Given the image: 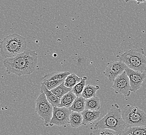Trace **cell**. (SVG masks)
I'll return each mask as SVG.
<instances>
[{"instance_id":"cell-11","label":"cell","mask_w":146,"mask_h":135,"mask_svg":"<svg viewBox=\"0 0 146 135\" xmlns=\"http://www.w3.org/2000/svg\"><path fill=\"white\" fill-rule=\"evenodd\" d=\"M83 116V125H87L91 124L93 122L98 120L101 115L100 111H90L85 110L82 113Z\"/></svg>"},{"instance_id":"cell-20","label":"cell","mask_w":146,"mask_h":135,"mask_svg":"<svg viewBox=\"0 0 146 135\" xmlns=\"http://www.w3.org/2000/svg\"><path fill=\"white\" fill-rule=\"evenodd\" d=\"M82 78H79L75 73H71L65 80L64 85L65 86L73 88L75 85L82 81Z\"/></svg>"},{"instance_id":"cell-6","label":"cell","mask_w":146,"mask_h":135,"mask_svg":"<svg viewBox=\"0 0 146 135\" xmlns=\"http://www.w3.org/2000/svg\"><path fill=\"white\" fill-rule=\"evenodd\" d=\"M54 107L47 99L44 92L40 90V93L36 101L35 111L39 117L45 122L46 126L49 125L53 116Z\"/></svg>"},{"instance_id":"cell-18","label":"cell","mask_w":146,"mask_h":135,"mask_svg":"<svg viewBox=\"0 0 146 135\" xmlns=\"http://www.w3.org/2000/svg\"><path fill=\"white\" fill-rule=\"evenodd\" d=\"M101 107L100 99L98 97L86 99V110L93 111H99Z\"/></svg>"},{"instance_id":"cell-22","label":"cell","mask_w":146,"mask_h":135,"mask_svg":"<svg viewBox=\"0 0 146 135\" xmlns=\"http://www.w3.org/2000/svg\"><path fill=\"white\" fill-rule=\"evenodd\" d=\"M87 79V76L82 78V81L73 87L72 92L77 96V97H82Z\"/></svg>"},{"instance_id":"cell-17","label":"cell","mask_w":146,"mask_h":135,"mask_svg":"<svg viewBox=\"0 0 146 135\" xmlns=\"http://www.w3.org/2000/svg\"><path fill=\"white\" fill-rule=\"evenodd\" d=\"M100 89V87L98 86L88 84L84 87V90L82 94V97L86 99L96 97V92Z\"/></svg>"},{"instance_id":"cell-14","label":"cell","mask_w":146,"mask_h":135,"mask_svg":"<svg viewBox=\"0 0 146 135\" xmlns=\"http://www.w3.org/2000/svg\"><path fill=\"white\" fill-rule=\"evenodd\" d=\"M86 100L82 97H77L70 109L72 112L82 113L86 110Z\"/></svg>"},{"instance_id":"cell-9","label":"cell","mask_w":146,"mask_h":135,"mask_svg":"<svg viewBox=\"0 0 146 135\" xmlns=\"http://www.w3.org/2000/svg\"><path fill=\"white\" fill-rule=\"evenodd\" d=\"M127 68V65L120 61L108 62L103 74L110 81L113 82L117 77L125 71Z\"/></svg>"},{"instance_id":"cell-8","label":"cell","mask_w":146,"mask_h":135,"mask_svg":"<svg viewBox=\"0 0 146 135\" xmlns=\"http://www.w3.org/2000/svg\"><path fill=\"white\" fill-rule=\"evenodd\" d=\"M112 87L117 94H121L124 97L131 95L132 89L129 83V80L126 71L117 77L113 82Z\"/></svg>"},{"instance_id":"cell-1","label":"cell","mask_w":146,"mask_h":135,"mask_svg":"<svg viewBox=\"0 0 146 135\" xmlns=\"http://www.w3.org/2000/svg\"><path fill=\"white\" fill-rule=\"evenodd\" d=\"M3 64L9 74H15L17 76L30 75L36 69L38 55L35 51L28 49L16 56L5 59Z\"/></svg>"},{"instance_id":"cell-5","label":"cell","mask_w":146,"mask_h":135,"mask_svg":"<svg viewBox=\"0 0 146 135\" xmlns=\"http://www.w3.org/2000/svg\"><path fill=\"white\" fill-rule=\"evenodd\" d=\"M127 127H146V114L138 107L127 104L122 111Z\"/></svg>"},{"instance_id":"cell-16","label":"cell","mask_w":146,"mask_h":135,"mask_svg":"<svg viewBox=\"0 0 146 135\" xmlns=\"http://www.w3.org/2000/svg\"><path fill=\"white\" fill-rule=\"evenodd\" d=\"M77 96L72 92H70L65 94L61 99L60 108H66L70 109L72 106L74 101L75 100Z\"/></svg>"},{"instance_id":"cell-7","label":"cell","mask_w":146,"mask_h":135,"mask_svg":"<svg viewBox=\"0 0 146 135\" xmlns=\"http://www.w3.org/2000/svg\"><path fill=\"white\" fill-rule=\"evenodd\" d=\"M72 111L66 108L54 107L53 116L49 126H66L70 122V117Z\"/></svg>"},{"instance_id":"cell-12","label":"cell","mask_w":146,"mask_h":135,"mask_svg":"<svg viewBox=\"0 0 146 135\" xmlns=\"http://www.w3.org/2000/svg\"><path fill=\"white\" fill-rule=\"evenodd\" d=\"M70 74V72L68 71H65V72L56 71L54 72H51L46 74L45 76L42 77V81L46 82V81H51L65 80Z\"/></svg>"},{"instance_id":"cell-4","label":"cell","mask_w":146,"mask_h":135,"mask_svg":"<svg viewBox=\"0 0 146 135\" xmlns=\"http://www.w3.org/2000/svg\"><path fill=\"white\" fill-rule=\"evenodd\" d=\"M117 57L119 61L124 63L132 70L141 72L146 71V56L143 48L127 50Z\"/></svg>"},{"instance_id":"cell-24","label":"cell","mask_w":146,"mask_h":135,"mask_svg":"<svg viewBox=\"0 0 146 135\" xmlns=\"http://www.w3.org/2000/svg\"><path fill=\"white\" fill-rule=\"evenodd\" d=\"M91 135H120L115 131L108 129L93 130Z\"/></svg>"},{"instance_id":"cell-21","label":"cell","mask_w":146,"mask_h":135,"mask_svg":"<svg viewBox=\"0 0 146 135\" xmlns=\"http://www.w3.org/2000/svg\"><path fill=\"white\" fill-rule=\"evenodd\" d=\"M73 88H70L65 86L64 82L62 84L60 85L59 86L56 87V88L53 89L51 90V92L54 94L56 97L59 98L61 99L65 94L68 93L72 92Z\"/></svg>"},{"instance_id":"cell-10","label":"cell","mask_w":146,"mask_h":135,"mask_svg":"<svg viewBox=\"0 0 146 135\" xmlns=\"http://www.w3.org/2000/svg\"><path fill=\"white\" fill-rule=\"evenodd\" d=\"M125 71L129 78L132 92L136 93L141 87L146 79V74L144 72L133 70L129 68H127Z\"/></svg>"},{"instance_id":"cell-3","label":"cell","mask_w":146,"mask_h":135,"mask_svg":"<svg viewBox=\"0 0 146 135\" xmlns=\"http://www.w3.org/2000/svg\"><path fill=\"white\" fill-rule=\"evenodd\" d=\"M0 48L1 56L5 59L16 56L28 49L25 38L17 33L6 37L1 41Z\"/></svg>"},{"instance_id":"cell-2","label":"cell","mask_w":146,"mask_h":135,"mask_svg":"<svg viewBox=\"0 0 146 135\" xmlns=\"http://www.w3.org/2000/svg\"><path fill=\"white\" fill-rule=\"evenodd\" d=\"M127 128L122 116V111L118 104H112L107 114L101 120L91 125V130L108 129L112 130L120 135Z\"/></svg>"},{"instance_id":"cell-13","label":"cell","mask_w":146,"mask_h":135,"mask_svg":"<svg viewBox=\"0 0 146 135\" xmlns=\"http://www.w3.org/2000/svg\"><path fill=\"white\" fill-rule=\"evenodd\" d=\"M40 90H42L46 95L48 102L52 104L54 107H60L61 99L56 97L54 94L51 92V90H48L47 88L46 87L43 83H41Z\"/></svg>"},{"instance_id":"cell-25","label":"cell","mask_w":146,"mask_h":135,"mask_svg":"<svg viewBox=\"0 0 146 135\" xmlns=\"http://www.w3.org/2000/svg\"><path fill=\"white\" fill-rule=\"evenodd\" d=\"M135 2H137L138 5H139V4H140L141 3H145V2H146V1H135Z\"/></svg>"},{"instance_id":"cell-19","label":"cell","mask_w":146,"mask_h":135,"mask_svg":"<svg viewBox=\"0 0 146 135\" xmlns=\"http://www.w3.org/2000/svg\"><path fill=\"white\" fill-rule=\"evenodd\" d=\"M121 135H146V127H127Z\"/></svg>"},{"instance_id":"cell-23","label":"cell","mask_w":146,"mask_h":135,"mask_svg":"<svg viewBox=\"0 0 146 135\" xmlns=\"http://www.w3.org/2000/svg\"><path fill=\"white\" fill-rule=\"evenodd\" d=\"M65 82V80H57V81H46L43 82L42 83L45 85L46 87L47 88L48 90H51L53 89L56 88V87L62 84L63 83Z\"/></svg>"},{"instance_id":"cell-15","label":"cell","mask_w":146,"mask_h":135,"mask_svg":"<svg viewBox=\"0 0 146 135\" xmlns=\"http://www.w3.org/2000/svg\"><path fill=\"white\" fill-rule=\"evenodd\" d=\"M69 124L74 128H78L83 125V116L82 113L72 112L70 117Z\"/></svg>"}]
</instances>
